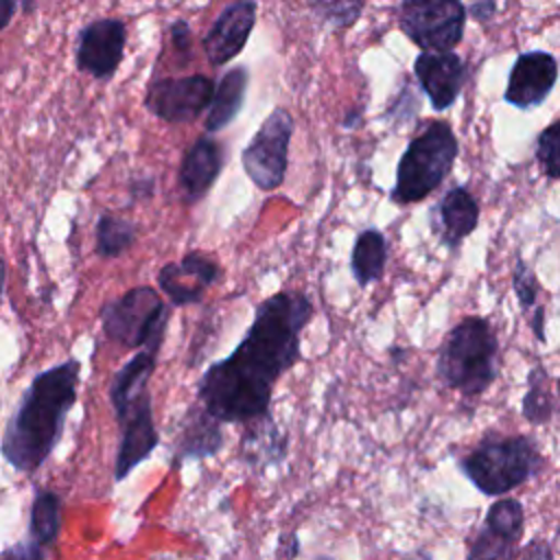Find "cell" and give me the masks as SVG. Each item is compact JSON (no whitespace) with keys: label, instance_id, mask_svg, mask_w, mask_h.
Here are the masks:
<instances>
[{"label":"cell","instance_id":"cell-34","mask_svg":"<svg viewBox=\"0 0 560 560\" xmlns=\"http://www.w3.org/2000/svg\"><path fill=\"white\" fill-rule=\"evenodd\" d=\"M521 560H551V549H549V545L542 542V540H532V542L525 547Z\"/></svg>","mask_w":560,"mask_h":560},{"label":"cell","instance_id":"cell-6","mask_svg":"<svg viewBox=\"0 0 560 560\" xmlns=\"http://www.w3.org/2000/svg\"><path fill=\"white\" fill-rule=\"evenodd\" d=\"M101 326L109 341L127 348H162L171 311L151 287H133L120 298H112L101 306Z\"/></svg>","mask_w":560,"mask_h":560},{"label":"cell","instance_id":"cell-38","mask_svg":"<svg viewBox=\"0 0 560 560\" xmlns=\"http://www.w3.org/2000/svg\"><path fill=\"white\" fill-rule=\"evenodd\" d=\"M4 284H7V265L0 256V306H2V295H4Z\"/></svg>","mask_w":560,"mask_h":560},{"label":"cell","instance_id":"cell-18","mask_svg":"<svg viewBox=\"0 0 560 560\" xmlns=\"http://www.w3.org/2000/svg\"><path fill=\"white\" fill-rule=\"evenodd\" d=\"M431 230L446 247H457L479 223V206L464 186L448 188L429 212Z\"/></svg>","mask_w":560,"mask_h":560},{"label":"cell","instance_id":"cell-25","mask_svg":"<svg viewBox=\"0 0 560 560\" xmlns=\"http://www.w3.org/2000/svg\"><path fill=\"white\" fill-rule=\"evenodd\" d=\"M252 433L243 442V455L249 459V464H271L284 457V438L276 435V427L271 418L267 416L262 420V427H258V420L252 422Z\"/></svg>","mask_w":560,"mask_h":560},{"label":"cell","instance_id":"cell-32","mask_svg":"<svg viewBox=\"0 0 560 560\" xmlns=\"http://www.w3.org/2000/svg\"><path fill=\"white\" fill-rule=\"evenodd\" d=\"M300 551V540L295 534H282L276 547V560H295Z\"/></svg>","mask_w":560,"mask_h":560},{"label":"cell","instance_id":"cell-28","mask_svg":"<svg viewBox=\"0 0 560 560\" xmlns=\"http://www.w3.org/2000/svg\"><path fill=\"white\" fill-rule=\"evenodd\" d=\"M311 9L332 28H348L359 20L363 2H311Z\"/></svg>","mask_w":560,"mask_h":560},{"label":"cell","instance_id":"cell-26","mask_svg":"<svg viewBox=\"0 0 560 560\" xmlns=\"http://www.w3.org/2000/svg\"><path fill=\"white\" fill-rule=\"evenodd\" d=\"M547 374L545 370L536 368L529 372L527 378V392L523 396V416L532 422V424H542L551 418L553 413V405H551V396L547 392Z\"/></svg>","mask_w":560,"mask_h":560},{"label":"cell","instance_id":"cell-27","mask_svg":"<svg viewBox=\"0 0 560 560\" xmlns=\"http://www.w3.org/2000/svg\"><path fill=\"white\" fill-rule=\"evenodd\" d=\"M536 158L549 179H560V118L538 133Z\"/></svg>","mask_w":560,"mask_h":560},{"label":"cell","instance_id":"cell-33","mask_svg":"<svg viewBox=\"0 0 560 560\" xmlns=\"http://www.w3.org/2000/svg\"><path fill=\"white\" fill-rule=\"evenodd\" d=\"M153 188H155V179H153L151 175L131 179V199H133V201L147 199V197L153 195Z\"/></svg>","mask_w":560,"mask_h":560},{"label":"cell","instance_id":"cell-40","mask_svg":"<svg viewBox=\"0 0 560 560\" xmlns=\"http://www.w3.org/2000/svg\"><path fill=\"white\" fill-rule=\"evenodd\" d=\"M315 560H335V558H330V556H317Z\"/></svg>","mask_w":560,"mask_h":560},{"label":"cell","instance_id":"cell-20","mask_svg":"<svg viewBox=\"0 0 560 560\" xmlns=\"http://www.w3.org/2000/svg\"><path fill=\"white\" fill-rule=\"evenodd\" d=\"M247 85H249V72L245 66L230 68L221 74L219 83L214 85V96L203 120L208 136L225 129L236 118V114L243 109Z\"/></svg>","mask_w":560,"mask_h":560},{"label":"cell","instance_id":"cell-21","mask_svg":"<svg viewBox=\"0 0 560 560\" xmlns=\"http://www.w3.org/2000/svg\"><path fill=\"white\" fill-rule=\"evenodd\" d=\"M155 348H142L138 350L114 376L109 383V405L114 413L122 411L127 405H131L136 398H140L144 392H149V378L158 363Z\"/></svg>","mask_w":560,"mask_h":560},{"label":"cell","instance_id":"cell-41","mask_svg":"<svg viewBox=\"0 0 560 560\" xmlns=\"http://www.w3.org/2000/svg\"><path fill=\"white\" fill-rule=\"evenodd\" d=\"M558 396H560V381H558Z\"/></svg>","mask_w":560,"mask_h":560},{"label":"cell","instance_id":"cell-35","mask_svg":"<svg viewBox=\"0 0 560 560\" xmlns=\"http://www.w3.org/2000/svg\"><path fill=\"white\" fill-rule=\"evenodd\" d=\"M18 9H20V2H15V0H0V31L9 26V22L13 20Z\"/></svg>","mask_w":560,"mask_h":560},{"label":"cell","instance_id":"cell-17","mask_svg":"<svg viewBox=\"0 0 560 560\" xmlns=\"http://www.w3.org/2000/svg\"><path fill=\"white\" fill-rule=\"evenodd\" d=\"M223 147L212 136H199L192 147L184 153L179 164V188L186 206H195L201 201L223 168Z\"/></svg>","mask_w":560,"mask_h":560},{"label":"cell","instance_id":"cell-31","mask_svg":"<svg viewBox=\"0 0 560 560\" xmlns=\"http://www.w3.org/2000/svg\"><path fill=\"white\" fill-rule=\"evenodd\" d=\"M44 556H46V549L28 538V540L7 547L0 553V560H44Z\"/></svg>","mask_w":560,"mask_h":560},{"label":"cell","instance_id":"cell-8","mask_svg":"<svg viewBox=\"0 0 560 560\" xmlns=\"http://www.w3.org/2000/svg\"><path fill=\"white\" fill-rule=\"evenodd\" d=\"M398 13L402 33L424 52H451L462 42L466 7L457 0H407Z\"/></svg>","mask_w":560,"mask_h":560},{"label":"cell","instance_id":"cell-36","mask_svg":"<svg viewBox=\"0 0 560 560\" xmlns=\"http://www.w3.org/2000/svg\"><path fill=\"white\" fill-rule=\"evenodd\" d=\"M529 322H532V328L536 332V339L545 341V311H542V306H536V311L529 317Z\"/></svg>","mask_w":560,"mask_h":560},{"label":"cell","instance_id":"cell-4","mask_svg":"<svg viewBox=\"0 0 560 560\" xmlns=\"http://www.w3.org/2000/svg\"><path fill=\"white\" fill-rule=\"evenodd\" d=\"M459 142L444 120H427V125L409 140L392 188V201L407 206L429 197L451 173Z\"/></svg>","mask_w":560,"mask_h":560},{"label":"cell","instance_id":"cell-15","mask_svg":"<svg viewBox=\"0 0 560 560\" xmlns=\"http://www.w3.org/2000/svg\"><path fill=\"white\" fill-rule=\"evenodd\" d=\"M558 81V61L545 50L521 52L510 70L503 98L518 107L532 109L540 105Z\"/></svg>","mask_w":560,"mask_h":560},{"label":"cell","instance_id":"cell-22","mask_svg":"<svg viewBox=\"0 0 560 560\" xmlns=\"http://www.w3.org/2000/svg\"><path fill=\"white\" fill-rule=\"evenodd\" d=\"M385 262H387L385 236L374 228L363 230L357 236V241L352 245V254H350V269H352L357 284L368 287V284L381 280V276L385 271Z\"/></svg>","mask_w":560,"mask_h":560},{"label":"cell","instance_id":"cell-3","mask_svg":"<svg viewBox=\"0 0 560 560\" xmlns=\"http://www.w3.org/2000/svg\"><path fill=\"white\" fill-rule=\"evenodd\" d=\"M499 341L483 317H466L451 328L438 354L440 378L464 396L483 394L497 378Z\"/></svg>","mask_w":560,"mask_h":560},{"label":"cell","instance_id":"cell-29","mask_svg":"<svg viewBox=\"0 0 560 560\" xmlns=\"http://www.w3.org/2000/svg\"><path fill=\"white\" fill-rule=\"evenodd\" d=\"M512 287H514V293L518 298L521 308L525 313H529L536 306V298H538L540 284H538L536 273L532 271V267L525 260H521V258L516 260L514 271H512Z\"/></svg>","mask_w":560,"mask_h":560},{"label":"cell","instance_id":"cell-23","mask_svg":"<svg viewBox=\"0 0 560 560\" xmlns=\"http://www.w3.org/2000/svg\"><path fill=\"white\" fill-rule=\"evenodd\" d=\"M61 532V499L52 490L39 488L33 497L28 534L39 547H50Z\"/></svg>","mask_w":560,"mask_h":560},{"label":"cell","instance_id":"cell-2","mask_svg":"<svg viewBox=\"0 0 560 560\" xmlns=\"http://www.w3.org/2000/svg\"><path fill=\"white\" fill-rule=\"evenodd\" d=\"M81 363L66 359L35 374L22 392L2 435V457L18 472H35L57 448L66 418L77 402Z\"/></svg>","mask_w":560,"mask_h":560},{"label":"cell","instance_id":"cell-10","mask_svg":"<svg viewBox=\"0 0 560 560\" xmlns=\"http://www.w3.org/2000/svg\"><path fill=\"white\" fill-rule=\"evenodd\" d=\"M125 44L127 26L122 20L96 18L77 35L74 66L96 81H109L125 57Z\"/></svg>","mask_w":560,"mask_h":560},{"label":"cell","instance_id":"cell-7","mask_svg":"<svg viewBox=\"0 0 560 560\" xmlns=\"http://www.w3.org/2000/svg\"><path fill=\"white\" fill-rule=\"evenodd\" d=\"M293 127L295 122L291 112L273 107L243 149L241 164L256 188L271 192L282 186L289 166Z\"/></svg>","mask_w":560,"mask_h":560},{"label":"cell","instance_id":"cell-19","mask_svg":"<svg viewBox=\"0 0 560 560\" xmlns=\"http://www.w3.org/2000/svg\"><path fill=\"white\" fill-rule=\"evenodd\" d=\"M223 446L221 422H217L199 402L186 409L182 431L175 440V464L184 459L212 457Z\"/></svg>","mask_w":560,"mask_h":560},{"label":"cell","instance_id":"cell-30","mask_svg":"<svg viewBox=\"0 0 560 560\" xmlns=\"http://www.w3.org/2000/svg\"><path fill=\"white\" fill-rule=\"evenodd\" d=\"M168 42L171 50L182 57L184 61H190L192 57V31L186 20H173L168 24Z\"/></svg>","mask_w":560,"mask_h":560},{"label":"cell","instance_id":"cell-9","mask_svg":"<svg viewBox=\"0 0 560 560\" xmlns=\"http://www.w3.org/2000/svg\"><path fill=\"white\" fill-rule=\"evenodd\" d=\"M214 85L217 83L206 74L153 79L144 92V107L164 122H190L199 118L201 112L210 109Z\"/></svg>","mask_w":560,"mask_h":560},{"label":"cell","instance_id":"cell-14","mask_svg":"<svg viewBox=\"0 0 560 560\" xmlns=\"http://www.w3.org/2000/svg\"><path fill=\"white\" fill-rule=\"evenodd\" d=\"M258 4L254 0L230 2L212 22L208 33L201 39L203 52L210 66L219 68L232 61L236 55L243 52L252 28L256 24Z\"/></svg>","mask_w":560,"mask_h":560},{"label":"cell","instance_id":"cell-1","mask_svg":"<svg viewBox=\"0 0 560 560\" xmlns=\"http://www.w3.org/2000/svg\"><path fill=\"white\" fill-rule=\"evenodd\" d=\"M311 317L313 304L300 291L265 298L241 343L201 374L197 402L221 424L267 418L276 381L302 357L300 332Z\"/></svg>","mask_w":560,"mask_h":560},{"label":"cell","instance_id":"cell-39","mask_svg":"<svg viewBox=\"0 0 560 560\" xmlns=\"http://www.w3.org/2000/svg\"><path fill=\"white\" fill-rule=\"evenodd\" d=\"M20 9H22V11H33V9H37V2H22Z\"/></svg>","mask_w":560,"mask_h":560},{"label":"cell","instance_id":"cell-37","mask_svg":"<svg viewBox=\"0 0 560 560\" xmlns=\"http://www.w3.org/2000/svg\"><path fill=\"white\" fill-rule=\"evenodd\" d=\"M477 20H486L492 11H494V4L492 2H481V4H472L470 9H468Z\"/></svg>","mask_w":560,"mask_h":560},{"label":"cell","instance_id":"cell-13","mask_svg":"<svg viewBox=\"0 0 560 560\" xmlns=\"http://www.w3.org/2000/svg\"><path fill=\"white\" fill-rule=\"evenodd\" d=\"M523 505L516 499H499L490 505L466 560H514L523 534Z\"/></svg>","mask_w":560,"mask_h":560},{"label":"cell","instance_id":"cell-16","mask_svg":"<svg viewBox=\"0 0 560 560\" xmlns=\"http://www.w3.org/2000/svg\"><path fill=\"white\" fill-rule=\"evenodd\" d=\"M413 72L438 112L455 103L466 79L464 63L455 52H420L413 61Z\"/></svg>","mask_w":560,"mask_h":560},{"label":"cell","instance_id":"cell-5","mask_svg":"<svg viewBox=\"0 0 560 560\" xmlns=\"http://www.w3.org/2000/svg\"><path fill=\"white\" fill-rule=\"evenodd\" d=\"M542 466L527 435H488L462 462L464 475L488 497H499L525 483Z\"/></svg>","mask_w":560,"mask_h":560},{"label":"cell","instance_id":"cell-12","mask_svg":"<svg viewBox=\"0 0 560 560\" xmlns=\"http://www.w3.org/2000/svg\"><path fill=\"white\" fill-rule=\"evenodd\" d=\"M221 278V267L208 254L192 249L177 262H166L158 271V287L173 306L199 304L206 291Z\"/></svg>","mask_w":560,"mask_h":560},{"label":"cell","instance_id":"cell-24","mask_svg":"<svg viewBox=\"0 0 560 560\" xmlns=\"http://www.w3.org/2000/svg\"><path fill=\"white\" fill-rule=\"evenodd\" d=\"M138 236V228L131 219L103 212L96 219V254L101 258H118L122 256Z\"/></svg>","mask_w":560,"mask_h":560},{"label":"cell","instance_id":"cell-11","mask_svg":"<svg viewBox=\"0 0 560 560\" xmlns=\"http://www.w3.org/2000/svg\"><path fill=\"white\" fill-rule=\"evenodd\" d=\"M120 427V442L114 462V479L122 481L138 464H142L158 446L160 435L153 418L151 392H144L131 405L116 413Z\"/></svg>","mask_w":560,"mask_h":560}]
</instances>
